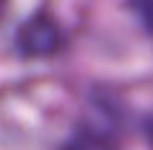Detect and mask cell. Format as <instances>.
I'll list each match as a JSON object with an SVG mask.
<instances>
[{
	"label": "cell",
	"instance_id": "cell-1",
	"mask_svg": "<svg viewBox=\"0 0 153 150\" xmlns=\"http://www.w3.org/2000/svg\"><path fill=\"white\" fill-rule=\"evenodd\" d=\"M131 6L136 9V14L142 17L145 28L153 31V0H131Z\"/></svg>",
	"mask_w": 153,
	"mask_h": 150
}]
</instances>
